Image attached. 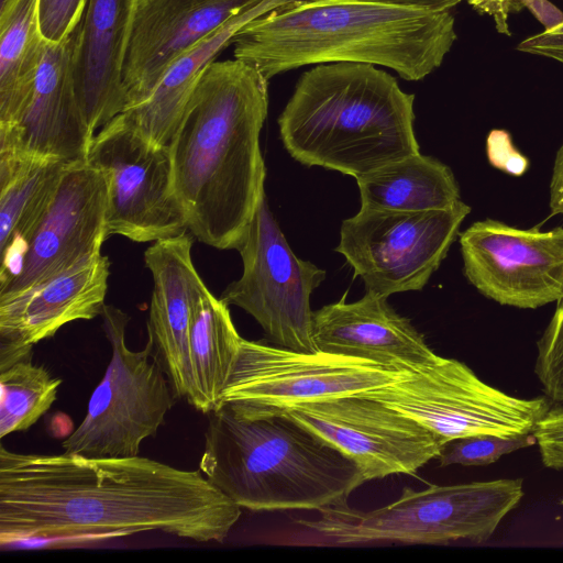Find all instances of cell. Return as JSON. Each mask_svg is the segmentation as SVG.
Wrapping results in <instances>:
<instances>
[{"instance_id": "6da1fadb", "label": "cell", "mask_w": 563, "mask_h": 563, "mask_svg": "<svg viewBox=\"0 0 563 563\" xmlns=\"http://www.w3.org/2000/svg\"><path fill=\"white\" fill-rule=\"evenodd\" d=\"M241 507L201 471L142 456L23 454L0 446V543L161 531L222 542Z\"/></svg>"}, {"instance_id": "7a4b0ae2", "label": "cell", "mask_w": 563, "mask_h": 563, "mask_svg": "<svg viewBox=\"0 0 563 563\" xmlns=\"http://www.w3.org/2000/svg\"><path fill=\"white\" fill-rule=\"evenodd\" d=\"M268 80L251 64L214 60L202 74L168 143L187 229L200 242L236 250L265 197L260 134Z\"/></svg>"}, {"instance_id": "3957f363", "label": "cell", "mask_w": 563, "mask_h": 563, "mask_svg": "<svg viewBox=\"0 0 563 563\" xmlns=\"http://www.w3.org/2000/svg\"><path fill=\"white\" fill-rule=\"evenodd\" d=\"M456 0H299L245 24L233 57L269 81L307 65L363 63L419 81L456 41Z\"/></svg>"}, {"instance_id": "277c9868", "label": "cell", "mask_w": 563, "mask_h": 563, "mask_svg": "<svg viewBox=\"0 0 563 563\" xmlns=\"http://www.w3.org/2000/svg\"><path fill=\"white\" fill-rule=\"evenodd\" d=\"M207 416L199 468L241 508L320 512L366 482L350 456L285 413L247 417L223 404Z\"/></svg>"}, {"instance_id": "5b68a950", "label": "cell", "mask_w": 563, "mask_h": 563, "mask_svg": "<svg viewBox=\"0 0 563 563\" xmlns=\"http://www.w3.org/2000/svg\"><path fill=\"white\" fill-rule=\"evenodd\" d=\"M415 95L363 63H325L303 71L278 118L290 156L357 178L420 153Z\"/></svg>"}, {"instance_id": "8992f818", "label": "cell", "mask_w": 563, "mask_h": 563, "mask_svg": "<svg viewBox=\"0 0 563 563\" xmlns=\"http://www.w3.org/2000/svg\"><path fill=\"white\" fill-rule=\"evenodd\" d=\"M523 496L521 478L405 487L398 499L369 511L347 504L298 520L340 545L391 541L409 544L485 543Z\"/></svg>"}, {"instance_id": "52a82bcc", "label": "cell", "mask_w": 563, "mask_h": 563, "mask_svg": "<svg viewBox=\"0 0 563 563\" xmlns=\"http://www.w3.org/2000/svg\"><path fill=\"white\" fill-rule=\"evenodd\" d=\"M100 316L111 358L84 420L62 446L64 452L87 456H136L141 443L165 422L177 397L154 356L152 341L141 351L126 346L130 317L111 305H104Z\"/></svg>"}, {"instance_id": "ba28073f", "label": "cell", "mask_w": 563, "mask_h": 563, "mask_svg": "<svg viewBox=\"0 0 563 563\" xmlns=\"http://www.w3.org/2000/svg\"><path fill=\"white\" fill-rule=\"evenodd\" d=\"M409 417L446 442L532 433L551 400L519 398L483 382L466 364L437 356L401 369L390 384L363 394Z\"/></svg>"}, {"instance_id": "9c48e42d", "label": "cell", "mask_w": 563, "mask_h": 563, "mask_svg": "<svg viewBox=\"0 0 563 563\" xmlns=\"http://www.w3.org/2000/svg\"><path fill=\"white\" fill-rule=\"evenodd\" d=\"M401 369L327 352H298L241 339L219 405L241 416L283 412L393 383ZM218 405V406H219Z\"/></svg>"}, {"instance_id": "30bf717a", "label": "cell", "mask_w": 563, "mask_h": 563, "mask_svg": "<svg viewBox=\"0 0 563 563\" xmlns=\"http://www.w3.org/2000/svg\"><path fill=\"white\" fill-rule=\"evenodd\" d=\"M471 207L427 211L364 209L342 222L336 252L366 290L388 297L420 290L446 257Z\"/></svg>"}, {"instance_id": "8fae6325", "label": "cell", "mask_w": 563, "mask_h": 563, "mask_svg": "<svg viewBox=\"0 0 563 563\" xmlns=\"http://www.w3.org/2000/svg\"><path fill=\"white\" fill-rule=\"evenodd\" d=\"M243 273L220 297L251 314L277 346L318 352L310 297L325 271L290 249L266 202L261 201L239 246Z\"/></svg>"}, {"instance_id": "7c38bea8", "label": "cell", "mask_w": 563, "mask_h": 563, "mask_svg": "<svg viewBox=\"0 0 563 563\" xmlns=\"http://www.w3.org/2000/svg\"><path fill=\"white\" fill-rule=\"evenodd\" d=\"M87 162L107 181L109 236L121 235L145 243L188 230L175 190L168 145L146 140L122 113L95 134Z\"/></svg>"}, {"instance_id": "4fadbf2b", "label": "cell", "mask_w": 563, "mask_h": 563, "mask_svg": "<svg viewBox=\"0 0 563 563\" xmlns=\"http://www.w3.org/2000/svg\"><path fill=\"white\" fill-rule=\"evenodd\" d=\"M108 186L87 161L71 162L56 192L29 235L2 255L0 301L16 297L100 253Z\"/></svg>"}, {"instance_id": "5bb4252c", "label": "cell", "mask_w": 563, "mask_h": 563, "mask_svg": "<svg viewBox=\"0 0 563 563\" xmlns=\"http://www.w3.org/2000/svg\"><path fill=\"white\" fill-rule=\"evenodd\" d=\"M350 456L367 481L412 475L448 443L416 420L364 395L335 397L283 412Z\"/></svg>"}, {"instance_id": "9a60e30c", "label": "cell", "mask_w": 563, "mask_h": 563, "mask_svg": "<svg viewBox=\"0 0 563 563\" xmlns=\"http://www.w3.org/2000/svg\"><path fill=\"white\" fill-rule=\"evenodd\" d=\"M463 271L486 298L537 309L563 296V227L522 230L485 219L460 234Z\"/></svg>"}, {"instance_id": "2e32d148", "label": "cell", "mask_w": 563, "mask_h": 563, "mask_svg": "<svg viewBox=\"0 0 563 563\" xmlns=\"http://www.w3.org/2000/svg\"><path fill=\"white\" fill-rule=\"evenodd\" d=\"M81 22L63 41H46L25 110L15 124L0 126V153L67 163L87 161L95 133L85 120L75 87Z\"/></svg>"}, {"instance_id": "e0dca14e", "label": "cell", "mask_w": 563, "mask_h": 563, "mask_svg": "<svg viewBox=\"0 0 563 563\" xmlns=\"http://www.w3.org/2000/svg\"><path fill=\"white\" fill-rule=\"evenodd\" d=\"M260 1L137 0L122 70L125 109L148 98L185 52Z\"/></svg>"}, {"instance_id": "ac0fdd59", "label": "cell", "mask_w": 563, "mask_h": 563, "mask_svg": "<svg viewBox=\"0 0 563 563\" xmlns=\"http://www.w3.org/2000/svg\"><path fill=\"white\" fill-rule=\"evenodd\" d=\"M110 262L101 253L16 297L0 301V368L31 357L32 347L66 323L90 320L106 305Z\"/></svg>"}, {"instance_id": "d6986e66", "label": "cell", "mask_w": 563, "mask_h": 563, "mask_svg": "<svg viewBox=\"0 0 563 563\" xmlns=\"http://www.w3.org/2000/svg\"><path fill=\"white\" fill-rule=\"evenodd\" d=\"M187 231L153 242L144 262L153 277L147 321L155 358L177 398L188 399L191 386L190 325L197 299L208 289L191 257Z\"/></svg>"}, {"instance_id": "ffe728a7", "label": "cell", "mask_w": 563, "mask_h": 563, "mask_svg": "<svg viewBox=\"0 0 563 563\" xmlns=\"http://www.w3.org/2000/svg\"><path fill=\"white\" fill-rule=\"evenodd\" d=\"M312 336L318 351L360 357L409 369L434 360L424 336L373 290L357 301L345 296L313 311Z\"/></svg>"}, {"instance_id": "44dd1931", "label": "cell", "mask_w": 563, "mask_h": 563, "mask_svg": "<svg viewBox=\"0 0 563 563\" xmlns=\"http://www.w3.org/2000/svg\"><path fill=\"white\" fill-rule=\"evenodd\" d=\"M137 0H88L75 62L77 98L96 134L126 107L122 70Z\"/></svg>"}, {"instance_id": "7402d4cb", "label": "cell", "mask_w": 563, "mask_h": 563, "mask_svg": "<svg viewBox=\"0 0 563 563\" xmlns=\"http://www.w3.org/2000/svg\"><path fill=\"white\" fill-rule=\"evenodd\" d=\"M296 1L262 0L230 19L178 57L148 98L125 109L122 115L126 122L146 140L168 145L206 68L231 45L235 34L250 21Z\"/></svg>"}, {"instance_id": "603a6c76", "label": "cell", "mask_w": 563, "mask_h": 563, "mask_svg": "<svg viewBox=\"0 0 563 563\" xmlns=\"http://www.w3.org/2000/svg\"><path fill=\"white\" fill-rule=\"evenodd\" d=\"M355 179L364 209L427 211L444 209L460 200V187L451 168L420 153Z\"/></svg>"}, {"instance_id": "cb8c5ba5", "label": "cell", "mask_w": 563, "mask_h": 563, "mask_svg": "<svg viewBox=\"0 0 563 563\" xmlns=\"http://www.w3.org/2000/svg\"><path fill=\"white\" fill-rule=\"evenodd\" d=\"M45 45L40 0H0V126L15 124L25 110Z\"/></svg>"}, {"instance_id": "d4e9b609", "label": "cell", "mask_w": 563, "mask_h": 563, "mask_svg": "<svg viewBox=\"0 0 563 563\" xmlns=\"http://www.w3.org/2000/svg\"><path fill=\"white\" fill-rule=\"evenodd\" d=\"M241 336L229 305L207 289L196 301L190 325L192 386L187 399L202 413L214 410L227 385Z\"/></svg>"}, {"instance_id": "484cf974", "label": "cell", "mask_w": 563, "mask_h": 563, "mask_svg": "<svg viewBox=\"0 0 563 563\" xmlns=\"http://www.w3.org/2000/svg\"><path fill=\"white\" fill-rule=\"evenodd\" d=\"M68 164L0 154L1 256L23 242L38 222Z\"/></svg>"}, {"instance_id": "4316f807", "label": "cell", "mask_w": 563, "mask_h": 563, "mask_svg": "<svg viewBox=\"0 0 563 563\" xmlns=\"http://www.w3.org/2000/svg\"><path fill=\"white\" fill-rule=\"evenodd\" d=\"M60 384L31 357L0 371V438L33 426L56 400Z\"/></svg>"}, {"instance_id": "83f0119b", "label": "cell", "mask_w": 563, "mask_h": 563, "mask_svg": "<svg viewBox=\"0 0 563 563\" xmlns=\"http://www.w3.org/2000/svg\"><path fill=\"white\" fill-rule=\"evenodd\" d=\"M533 444H536L533 433L515 438L477 434L448 442L437 459L439 465L443 467L453 464L482 466L496 462L505 454Z\"/></svg>"}, {"instance_id": "f1b7e54d", "label": "cell", "mask_w": 563, "mask_h": 563, "mask_svg": "<svg viewBox=\"0 0 563 563\" xmlns=\"http://www.w3.org/2000/svg\"><path fill=\"white\" fill-rule=\"evenodd\" d=\"M534 373L545 396L563 402V296L537 342Z\"/></svg>"}, {"instance_id": "f546056e", "label": "cell", "mask_w": 563, "mask_h": 563, "mask_svg": "<svg viewBox=\"0 0 563 563\" xmlns=\"http://www.w3.org/2000/svg\"><path fill=\"white\" fill-rule=\"evenodd\" d=\"M88 0H40V25L47 42L66 38L82 21Z\"/></svg>"}, {"instance_id": "4dcf8cb0", "label": "cell", "mask_w": 563, "mask_h": 563, "mask_svg": "<svg viewBox=\"0 0 563 563\" xmlns=\"http://www.w3.org/2000/svg\"><path fill=\"white\" fill-rule=\"evenodd\" d=\"M532 433L543 465L548 468L563 470V402L551 401Z\"/></svg>"}, {"instance_id": "1f68e13d", "label": "cell", "mask_w": 563, "mask_h": 563, "mask_svg": "<svg viewBox=\"0 0 563 563\" xmlns=\"http://www.w3.org/2000/svg\"><path fill=\"white\" fill-rule=\"evenodd\" d=\"M489 164L505 174L519 177L529 169V159L517 150L511 134L504 129H493L486 139Z\"/></svg>"}, {"instance_id": "d6a6232c", "label": "cell", "mask_w": 563, "mask_h": 563, "mask_svg": "<svg viewBox=\"0 0 563 563\" xmlns=\"http://www.w3.org/2000/svg\"><path fill=\"white\" fill-rule=\"evenodd\" d=\"M517 49L537 56L547 57L563 64V27L544 30L521 41Z\"/></svg>"}, {"instance_id": "836d02e7", "label": "cell", "mask_w": 563, "mask_h": 563, "mask_svg": "<svg viewBox=\"0 0 563 563\" xmlns=\"http://www.w3.org/2000/svg\"><path fill=\"white\" fill-rule=\"evenodd\" d=\"M462 1V0H456ZM475 10L490 15L499 33L510 35L508 15L520 11V7L514 0H467Z\"/></svg>"}, {"instance_id": "e575fe53", "label": "cell", "mask_w": 563, "mask_h": 563, "mask_svg": "<svg viewBox=\"0 0 563 563\" xmlns=\"http://www.w3.org/2000/svg\"><path fill=\"white\" fill-rule=\"evenodd\" d=\"M551 216L563 214V143L559 147L550 181Z\"/></svg>"}, {"instance_id": "d590c367", "label": "cell", "mask_w": 563, "mask_h": 563, "mask_svg": "<svg viewBox=\"0 0 563 563\" xmlns=\"http://www.w3.org/2000/svg\"><path fill=\"white\" fill-rule=\"evenodd\" d=\"M523 7L531 11L545 30L563 24V12L548 0H523Z\"/></svg>"}, {"instance_id": "8d00e7d4", "label": "cell", "mask_w": 563, "mask_h": 563, "mask_svg": "<svg viewBox=\"0 0 563 563\" xmlns=\"http://www.w3.org/2000/svg\"><path fill=\"white\" fill-rule=\"evenodd\" d=\"M514 1L520 7L521 10L525 8L523 0H514Z\"/></svg>"}, {"instance_id": "74e56055", "label": "cell", "mask_w": 563, "mask_h": 563, "mask_svg": "<svg viewBox=\"0 0 563 563\" xmlns=\"http://www.w3.org/2000/svg\"><path fill=\"white\" fill-rule=\"evenodd\" d=\"M561 26L563 27V24H561Z\"/></svg>"}]
</instances>
